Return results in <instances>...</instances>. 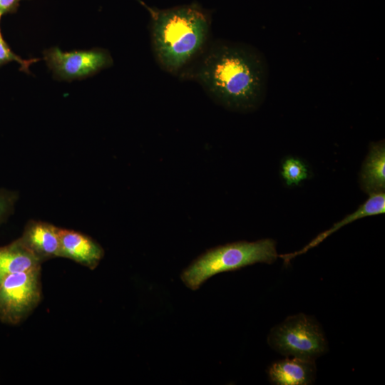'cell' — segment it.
<instances>
[{
    "label": "cell",
    "instance_id": "obj_13",
    "mask_svg": "<svg viewBox=\"0 0 385 385\" xmlns=\"http://www.w3.org/2000/svg\"><path fill=\"white\" fill-rule=\"evenodd\" d=\"M282 175L287 185H298L307 178V168L300 160L289 158L282 165Z\"/></svg>",
    "mask_w": 385,
    "mask_h": 385
},
{
    "label": "cell",
    "instance_id": "obj_2",
    "mask_svg": "<svg viewBox=\"0 0 385 385\" xmlns=\"http://www.w3.org/2000/svg\"><path fill=\"white\" fill-rule=\"evenodd\" d=\"M145 6L150 15L155 61L164 71L180 76L209 43L210 16L194 4L165 9Z\"/></svg>",
    "mask_w": 385,
    "mask_h": 385
},
{
    "label": "cell",
    "instance_id": "obj_10",
    "mask_svg": "<svg viewBox=\"0 0 385 385\" xmlns=\"http://www.w3.org/2000/svg\"><path fill=\"white\" fill-rule=\"evenodd\" d=\"M385 212V194L384 192L369 194V198L361 205L354 212L349 214L340 221L334 224L329 229L319 234L315 238L305 245L302 249L288 254L280 255L284 263L289 262L293 258L307 252L310 249L316 247L327 237L339 230L346 225L354 222L356 220L371 215L383 214Z\"/></svg>",
    "mask_w": 385,
    "mask_h": 385
},
{
    "label": "cell",
    "instance_id": "obj_15",
    "mask_svg": "<svg viewBox=\"0 0 385 385\" xmlns=\"http://www.w3.org/2000/svg\"><path fill=\"white\" fill-rule=\"evenodd\" d=\"M16 196L13 192L0 191V224L6 220L11 212Z\"/></svg>",
    "mask_w": 385,
    "mask_h": 385
},
{
    "label": "cell",
    "instance_id": "obj_16",
    "mask_svg": "<svg viewBox=\"0 0 385 385\" xmlns=\"http://www.w3.org/2000/svg\"><path fill=\"white\" fill-rule=\"evenodd\" d=\"M19 0H0V11L4 14L5 13L14 11Z\"/></svg>",
    "mask_w": 385,
    "mask_h": 385
},
{
    "label": "cell",
    "instance_id": "obj_7",
    "mask_svg": "<svg viewBox=\"0 0 385 385\" xmlns=\"http://www.w3.org/2000/svg\"><path fill=\"white\" fill-rule=\"evenodd\" d=\"M18 239L42 263L60 257V228L51 223L29 220Z\"/></svg>",
    "mask_w": 385,
    "mask_h": 385
},
{
    "label": "cell",
    "instance_id": "obj_6",
    "mask_svg": "<svg viewBox=\"0 0 385 385\" xmlns=\"http://www.w3.org/2000/svg\"><path fill=\"white\" fill-rule=\"evenodd\" d=\"M44 59L55 77L64 81L93 76L113 64L110 53L103 48L63 52L53 47L44 51Z\"/></svg>",
    "mask_w": 385,
    "mask_h": 385
},
{
    "label": "cell",
    "instance_id": "obj_5",
    "mask_svg": "<svg viewBox=\"0 0 385 385\" xmlns=\"http://www.w3.org/2000/svg\"><path fill=\"white\" fill-rule=\"evenodd\" d=\"M41 266L11 274L0 284V321L16 325L36 308L42 297Z\"/></svg>",
    "mask_w": 385,
    "mask_h": 385
},
{
    "label": "cell",
    "instance_id": "obj_1",
    "mask_svg": "<svg viewBox=\"0 0 385 385\" xmlns=\"http://www.w3.org/2000/svg\"><path fill=\"white\" fill-rule=\"evenodd\" d=\"M269 66L256 47L242 42L217 39L179 76L197 82L208 96L225 108L250 113L265 99Z\"/></svg>",
    "mask_w": 385,
    "mask_h": 385
},
{
    "label": "cell",
    "instance_id": "obj_11",
    "mask_svg": "<svg viewBox=\"0 0 385 385\" xmlns=\"http://www.w3.org/2000/svg\"><path fill=\"white\" fill-rule=\"evenodd\" d=\"M362 189L368 192H384L385 188V146L384 141L372 143L360 173Z\"/></svg>",
    "mask_w": 385,
    "mask_h": 385
},
{
    "label": "cell",
    "instance_id": "obj_4",
    "mask_svg": "<svg viewBox=\"0 0 385 385\" xmlns=\"http://www.w3.org/2000/svg\"><path fill=\"white\" fill-rule=\"evenodd\" d=\"M267 342L282 355L311 361H315L327 349L321 326L314 318L302 313L289 316L273 327Z\"/></svg>",
    "mask_w": 385,
    "mask_h": 385
},
{
    "label": "cell",
    "instance_id": "obj_8",
    "mask_svg": "<svg viewBox=\"0 0 385 385\" xmlns=\"http://www.w3.org/2000/svg\"><path fill=\"white\" fill-rule=\"evenodd\" d=\"M60 257L70 259L94 270L104 256V250L93 239L78 231L60 228Z\"/></svg>",
    "mask_w": 385,
    "mask_h": 385
},
{
    "label": "cell",
    "instance_id": "obj_12",
    "mask_svg": "<svg viewBox=\"0 0 385 385\" xmlns=\"http://www.w3.org/2000/svg\"><path fill=\"white\" fill-rule=\"evenodd\" d=\"M42 262L35 257L19 239L0 247V284L13 273L28 271L41 266Z\"/></svg>",
    "mask_w": 385,
    "mask_h": 385
},
{
    "label": "cell",
    "instance_id": "obj_18",
    "mask_svg": "<svg viewBox=\"0 0 385 385\" xmlns=\"http://www.w3.org/2000/svg\"><path fill=\"white\" fill-rule=\"evenodd\" d=\"M1 33H0V37H1Z\"/></svg>",
    "mask_w": 385,
    "mask_h": 385
},
{
    "label": "cell",
    "instance_id": "obj_9",
    "mask_svg": "<svg viewBox=\"0 0 385 385\" xmlns=\"http://www.w3.org/2000/svg\"><path fill=\"white\" fill-rule=\"evenodd\" d=\"M267 373L273 384L307 385L314 381L316 366L314 361L287 356L273 362Z\"/></svg>",
    "mask_w": 385,
    "mask_h": 385
},
{
    "label": "cell",
    "instance_id": "obj_14",
    "mask_svg": "<svg viewBox=\"0 0 385 385\" xmlns=\"http://www.w3.org/2000/svg\"><path fill=\"white\" fill-rule=\"evenodd\" d=\"M36 61L38 59L24 60L21 58L11 51L2 37H0V64L9 61H16L21 65V70L29 72V66Z\"/></svg>",
    "mask_w": 385,
    "mask_h": 385
},
{
    "label": "cell",
    "instance_id": "obj_17",
    "mask_svg": "<svg viewBox=\"0 0 385 385\" xmlns=\"http://www.w3.org/2000/svg\"><path fill=\"white\" fill-rule=\"evenodd\" d=\"M3 14L0 11V19H1V16Z\"/></svg>",
    "mask_w": 385,
    "mask_h": 385
},
{
    "label": "cell",
    "instance_id": "obj_3",
    "mask_svg": "<svg viewBox=\"0 0 385 385\" xmlns=\"http://www.w3.org/2000/svg\"><path fill=\"white\" fill-rule=\"evenodd\" d=\"M279 255L272 239L238 241L210 249L195 259L181 274L186 287L197 289L212 276L256 263L272 264Z\"/></svg>",
    "mask_w": 385,
    "mask_h": 385
}]
</instances>
